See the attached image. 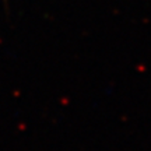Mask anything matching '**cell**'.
<instances>
[{
  "mask_svg": "<svg viewBox=\"0 0 151 151\" xmlns=\"http://www.w3.org/2000/svg\"><path fill=\"white\" fill-rule=\"evenodd\" d=\"M4 1H7V0H4Z\"/></svg>",
  "mask_w": 151,
  "mask_h": 151,
  "instance_id": "obj_1",
  "label": "cell"
}]
</instances>
